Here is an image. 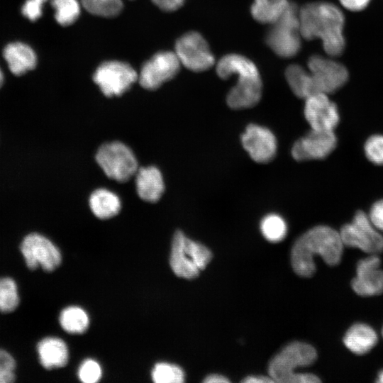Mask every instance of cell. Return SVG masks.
I'll return each mask as SVG.
<instances>
[{"mask_svg": "<svg viewBox=\"0 0 383 383\" xmlns=\"http://www.w3.org/2000/svg\"><path fill=\"white\" fill-rule=\"evenodd\" d=\"M376 382L379 383H383V370L379 372L378 377Z\"/></svg>", "mask_w": 383, "mask_h": 383, "instance_id": "ab89813d", "label": "cell"}, {"mask_svg": "<svg viewBox=\"0 0 383 383\" xmlns=\"http://www.w3.org/2000/svg\"><path fill=\"white\" fill-rule=\"evenodd\" d=\"M135 187L138 196L145 201L156 202L165 190L162 175L156 167L138 168L135 174Z\"/></svg>", "mask_w": 383, "mask_h": 383, "instance_id": "ac0fdd59", "label": "cell"}, {"mask_svg": "<svg viewBox=\"0 0 383 383\" xmlns=\"http://www.w3.org/2000/svg\"><path fill=\"white\" fill-rule=\"evenodd\" d=\"M339 233L344 246L359 248L370 255L383 252V235L362 211H357L352 221L344 225Z\"/></svg>", "mask_w": 383, "mask_h": 383, "instance_id": "ba28073f", "label": "cell"}, {"mask_svg": "<svg viewBox=\"0 0 383 383\" xmlns=\"http://www.w3.org/2000/svg\"><path fill=\"white\" fill-rule=\"evenodd\" d=\"M328 94L315 93L305 99L304 113L311 129L333 131L340 116Z\"/></svg>", "mask_w": 383, "mask_h": 383, "instance_id": "9a60e30c", "label": "cell"}, {"mask_svg": "<svg viewBox=\"0 0 383 383\" xmlns=\"http://www.w3.org/2000/svg\"><path fill=\"white\" fill-rule=\"evenodd\" d=\"M380 264L377 255H370L357 262L356 277L351 282L356 294L368 296L383 293V270Z\"/></svg>", "mask_w": 383, "mask_h": 383, "instance_id": "e0dca14e", "label": "cell"}, {"mask_svg": "<svg viewBox=\"0 0 383 383\" xmlns=\"http://www.w3.org/2000/svg\"><path fill=\"white\" fill-rule=\"evenodd\" d=\"M317 359V352L311 345L294 341L284 346L270 361L268 374L278 383H317L321 379L310 373L294 372L299 367L312 365Z\"/></svg>", "mask_w": 383, "mask_h": 383, "instance_id": "277c9868", "label": "cell"}, {"mask_svg": "<svg viewBox=\"0 0 383 383\" xmlns=\"http://www.w3.org/2000/svg\"><path fill=\"white\" fill-rule=\"evenodd\" d=\"M37 1H38L39 3L43 4L47 0H36Z\"/></svg>", "mask_w": 383, "mask_h": 383, "instance_id": "b9f144b4", "label": "cell"}, {"mask_svg": "<svg viewBox=\"0 0 383 383\" xmlns=\"http://www.w3.org/2000/svg\"><path fill=\"white\" fill-rule=\"evenodd\" d=\"M20 250L30 270L41 267L50 272L57 268L62 262L61 252L57 247L48 238L37 233L25 236Z\"/></svg>", "mask_w": 383, "mask_h": 383, "instance_id": "9c48e42d", "label": "cell"}, {"mask_svg": "<svg viewBox=\"0 0 383 383\" xmlns=\"http://www.w3.org/2000/svg\"><path fill=\"white\" fill-rule=\"evenodd\" d=\"M382 336H383V328H382Z\"/></svg>", "mask_w": 383, "mask_h": 383, "instance_id": "7bdbcfd3", "label": "cell"}, {"mask_svg": "<svg viewBox=\"0 0 383 383\" xmlns=\"http://www.w3.org/2000/svg\"><path fill=\"white\" fill-rule=\"evenodd\" d=\"M37 351L41 365L47 370L62 367L69 360L66 343L57 337L42 339L38 343Z\"/></svg>", "mask_w": 383, "mask_h": 383, "instance_id": "ffe728a7", "label": "cell"}, {"mask_svg": "<svg viewBox=\"0 0 383 383\" xmlns=\"http://www.w3.org/2000/svg\"><path fill=\"white\" fill-rule=\"evenodd\" d=\"M341 6L351 11H360L370 4V0H338Z\"/></svg>", "mask_w": 383, "mask_h": 383, "instance_id": "d590c367", "label": "cell"}, {"mask_svg": "<svg viewBox=\"0 0 383 383\" xmlns=\"http://www.w3.org/2000/svg\"><path fill=\"white\" fill-rule=\"evenodd\" d=\"M138 78L137 72L130 65L119 61L102 63L93 76L94 82L108 97L123 94Z\"/></svg>", "mask_w": 383, "mask_h": 383, "instance_id": "8fae6325", "label": "cell"}, {"mask_svg": "<svg viewBox=\"0 0 383 383\" xmlns=\"http://www.w3.org/2000/svg\"><path fill=\"white\" fill-rule=\"evenodd\" d=\"M368 217L372 225L383 232V199L376 201L371 207Z\"/></svg>", "mask_w": 383, "mask_h": 383, "instance_id": "e575fe53", "label": "cell"}, {"mask_svg": "<svg viewBox=\"0 0 383 383\" xmlns=\"http://www.w3.org/2000/svg\"><path fill=\"white\" fill-rule=\"evenodd\" d=\"M89 203L92 213L100 219L115 216L121 207L119 197L106 189L94 191L89 197Z\"/></svg>", "mask_w": 383, "mask_h": 383, "instance_id": "7402d4cb", "label": "cell"}, {"mask_svg": "<svg viewBox=\"0 0 383 383\" xmlns=\"http://www.w3.org/2000/svg\"><path fill=\"white\" fill-rule=\"evenodd\" d=\"M216 72L222 79L235 74L236 84L226 97L229 107L233 109L251 108L261 99L262 81L257 67L248 58L238 54L223 57L216 66Z\"/></svg>", "mask_w": 383, "mask_h": 383, "instance_id": "3957f363", "label": "cell"}, {"mask_svg": "<svg viewBox=\"0 0 383 383\" xmlns=\"http://www.w3.org/2000/svg\"><path fill=\"white\" fill-rule=\"evenodd\" d=\"M82 3L89 13L104 17L116 16L123 9L121 0H82Z\"/></svg>", "mask_w": 383, "mask_h": 383, "instance_id": "f546056e", "label": "cell"}, {"mask_svg": "<svg viewBox=\"0 0 383 383\" xmlns=\"http://www.w3.org/2000/svg\"><path fill=\"white\" fill-rule=\"evenodd\" d=\"M101 374L100 365L91 359L83 361L78 370V377L84 383H96L100 380Z\"/></svg>", "mask_w": 383, "mask_h": 383, "instance_id": "1f68e13d", "label": "cell"}, {"mask_svg": "<svg viewBox=\"0 0 383 383\" xmlns=\"http://www.w3.org/2000/svg\"><path fill=\"white\" fill-rule=\"evenodd\" d=\"M308 67L315 93L332 94L348 79V71L343 64L321 55L310 57Z\"/></svg>", "mask_w": 383, "mask_h": 383, "instance_id": "30bf717a", "label": "cell"}, {"mask_svg": "<svg viewBox=\"0 0 383 383\" xmlns=\"http://www.w3.org/2000/svg\"><path fill=\"white\" fill-rule=\"evenodd\" d=\"M180 65L175 52H158L143 66L139 82L144 89H156L177 74Z\"/></svg>", "mask_w": 383, "mask_h": 383, "instance_id": "4fadbf2b", "label": "cell"}, {"mask_svg": "<svg viewBox=\"0 0 383 383\" xmlns=\"http://www.w3.org/2000/svg\"><path fill=\"white\" fill-rule=\"evenodd\" d=\"M241 143L250 157L256 162H268L276 155V137L266 127L257 124L248 125L242 134Z\"/></svg>", "mask_w": 383, "mask_h": 383, "instance_id": "2e32d148", "label": "cell"}, {"mask_svg": "<svg viewBox=\"0 0 383 383\" xmlns=\"http://www.w3.org/2000/svg\"><path fill=\"white\" fill-rule=\"evenodd\" d=\"M285 76L291 89L298 97L305 99L315 94L311 74L301 66L291 65L286 70Z\"/></svg>", "mask_w": 383, "mask_h": 383, "instance_id": "603a6c76", "label": "cell"}, {"mask_svg": "<svg viewBox=\"0 0 383 383\" xmlns=\"http://www.w3.org/2000/svg\"><path fill=\"white\" fill-rule=\"evenodd\" d=\"M301 37L319 38L327 55H340L345 46L343 35L345 17L336 5L326 1L309 3L299 10Z\"/></svg>", "mask_w": 383, "mask_h": 383, "instance_id": "6da1fadb", "label": "cell"}, {"mask_svg": "<svg viewBox=\"0 0 383 383\" xmlns=\"http://www.w3.org/2000/svg\"><path fill=\"white\" fill-rule=\"evenodd\" d=\"M3 56L10 71L16 76L24 74L33 70L37 63L34 50L22 42H13L6 45Z\"/></svg>", "mask_w": 383, "mask_h": 383, "instance_id": "d6986e66", "label": "cell"}, {"mask_svg": "<svg viewBox=\"0 0 383 383\" xmlns=\"http://www.w3.org/2000/svg\"><path fill=\"white\" fill-rule=\"evenodd\" d=\"M59 321L64 331L71 334H82L89 325V316L86 311L76 306L64 309L60 313Z\"/></svg>", "mask_w": 383, "mask_h": 383, "instance_id": "d4e9b609", "label": "cell"}, {"mask_svg": "<svg viewBox=\"0 0 383 383\" xmlns=\"http://www.w3.org/2000/svg\"><path fill=\"white\" fill-rule=\"evenodd\" d=\"M344 245L340 233L323 225L306 231L294 243L291 262L294 272L302 277H310L316 272L314 256H321L331 266L340 263Z\"/></svg>", "mask_w": 383, "mask_h": 383, "instance_id": "7a4b0ae2", "label": "cell"}, {"mask_svg": "<svg viewBox=\"0 0 383 383\" xmlns=\"http://www.w3.org/2000/svg\"><path fill=\"white\" fill-rule=\"evenodd\" d=\"M364 150L367 158L372 163L383 165V135H373L365 142Z\"/></svg>", "mask_w": 383, "mask_h": 383, "instance_id": "4dcf8cb0", "label": "cell"}, {"mask_svg": "<svg viewBox=\"0 0 383 383\" xmlns=\"http://www.w3.org/2000/svg\"><path fill=\"white\" fill-rule=\"evenodd\" d=\"M267 32L266 42L278 55L289 57L301 48L299 10L294 3L288 6Z\"/></svg>", "mask_w": 383, "mask_h": 383, "instance_id": "8992f818", "label": "cell"}, {"mask_svg": "<svg viewBox=\"0 0 383 383\" xmlns=\"http://www.w3.org/2000/svg\"><path fill=\"white\" fill-rule=\"evenodd\" d=\"M203 382L206 383H226L229 382L230 380L223 375L211 374L206 376Z\"/></svg>", "mask_w": 383, "mask_h": 383, "instance_id": "f35d334b", "label": "cell"}, {"mask_svg": "<svg viewBox=\"0 0 383 383\" xmlns=\"http://www.w3.org/2000/svg\"><path fill=\"white\" fill-rule=\"evenodd\" d=\"M16 361L6 350L0 349V383H11L16 379Z\"/></svg>", "mask_w": 383, "mask_h": 383, "instance_id": "d6a6232c", "label": "cell"}, {"mask_svg": "<svg viewBox=\"0 0 383 383\" xmlns=\"http://www.w3.org/2000/svg\"><path fill=\"white\" fill-rule=\"evenodd\" d=\"M175 53L181 64L194 72L208 70L214 64V57L205 39L197 32H189L175 44Z\"/></svg>", "mask_w": 383, "mask_h": 383, "instance_id": "7c38bea8", "label": "cell"}, {"mask_svg": "<svg viewBox=\"0 0 383 383\" xmlns=\"http://www.w3.org/2000/svg\"><path fill=\"white\" fill-rule=\"evenodd\" d=\"M4 83V74L1 71V69L0 68V88L3 85Z\"/></svg>", "mask_w": 383, "mask_h": 383, "instance_id": "60d3db41", "label": "cell"}, {"mask_svg": "<svg viewBox=\"0 0 383 383\" xmlns=\"http://www.w3.org/2000/svg\"><path fill=\"white\" fill-rule=\"evenodd\" d=\"M287 0H254L251 7L253 18L264 23H273L289 4Z\"/></svg>", "mask_w": 383, "mask_h": 383, "instance_id": "cb8c5ba5", "label": "cell"}, {"mask_svg": "<svg viewBox=\"0 0 383 383\" xmlns=\"http://www.w3.org/2000/svg\"><path fill=\"white\" fill-rule=\"evenodd\" d=\"M57 22L64 26L73 23L78 18L80 7L77 0H51Z\"/></svg>", "mask_w": 383, "mask_h": 383, "instance_id": "f1b7e54d", "label": "cell"}, {"mask_svg": "<svg viewBox=\"0 0 383 383\" xmlns=\"http://www.w3.org/2000/svg\"><path fill=\"white\" fill-rule=\"evenodd\" d=\"M212 257L211 251L203 244L189 239L181 231L174 233L170 265L177 277L187 279L197 277Z\"/></svg>", "mask_w": 383, "mask_h": 383, "instance_id": "5b68a950", "label": "cell"}, {"mask_svg": "<svg viewBox=\"0 0 383 383\" xmlns=\"http://www.w3.org/2000/svg\"><path fill=\"white\" fill-rule=\"evenodd\" d=\"M260 230L268 241L277 243L285 238L287 226L282 216L276 213H270L262 219Z\"/></svg>", "mask_w": 383, "mask_h": 383, "instance_id": "484cf974", "label": "cell"}, {"mask_svg": "<svg viewBox=\"0 0 383 383\" xmlns=\"http://www.w3.org/2000/svg\"><path fill=\"white\" fill-rule=\"evenodd\" d=\"M151 377L155 383H182L185 375L183 370L178 365L159 362L152 368Z\"/></svg>", "mask_w": 383, "mask_h": 383, "instance_id": "83f0119b", "label": "cell"}, {"mask_svg": "<svg viewBox=\"0 0 383 383\" xmlns=\"http://www.w3.org/2000/svg\"><path fill=\"white\" fill-rule=\"evenodd\" d=\"M242 382L245 383H266V382H274V380L270 376L263 375H251L245 377L241 380Z\"/></svg>", "mask_w": 383, "mask_h": 383, "instance_id": "74e56055", "label": "cell"}, {"mask_svg": "<svg viewBox=\"0 0 383 383\" xmlns=\"http://www.w3.org/2000/svg\"><path fill=\"white\" fill-rule=\"evenodd\" d=\"M43 4L36 0H26L21 8L22 14L33 21L38 19L43 13Z\"/></svg>", "mask_w": 383, "mask_h": 383, "instance_id": "836d02e7", "label": "cell"}, {"mask_svg": "<svg viewBox=\"0 0 383 383\" xmlns=\"http://www.w3.org/2000/svg\"><path fill=\"white\" fill-rule=\"evenodd\" d=\"M20 303L18 287L10 277L0 278V311L10 313L16 309Z\"/></svg>", "mask_w": 383, "mask_h": 383, "instance_id": "4316f807", "label": "cell"}, {"mask_svg": "<svg viewBox=\"0 0 383 383\" xmlns=\"http://www.w3.org/2000/svg\"><path fill=\"white\" fill-rule=\"evenodd\" d=\"M96 161L108 177L119 182H127L138 170L131 149L118 141L103 144L96 154Z\"/></svg>", "mask_w": 383, "mask_h": 383, "instance_id": "52a82bcc", "label": "cell"}, {"mask_svg": "<svg viewBox=\"0 0 383 383\" xmlns=\"http://www.w3.org/2000/svg\"><path fill=\"white\" fill-rule=\"evenodd\" d=\"M160 9L166 11H174L182 6L184 0H152Z\"/></svg>", "mask_w": 383, "mask_h": 383, "instance_id": "8d00e7d4", "label": "cell"}, {"mask_svg": "<svg viewBox=\"0 0 383 383\" xmlns=\"http://www.w3.org/2000/svg\"><path fill=\"white\" fill-rule=\"evenodd\" d=\"M374 330L365 323H355L345 333L343 343L348 350L356 355H364L370 351L377 343Z\"/></svg>", "mask_w": 383, "mask_h": 383, "instance_id": "44dd1931", "label": "cell"}, {"mask_svg": "<svg viewBox=\"0 0 383 383\" xmlns=\"http://www.w3.org/2000/svg\"><path fill=\"white\" fill-rule=\"evenodd\" d=\"M336 145L333 131L311 129L294 143L292 155L297 161L321 160L329 155Z\"/></svg>", "mask_w": 383, "mask_h": 383, "instance_id": "5bb4252c", "label": "cell"}]
</instances>
